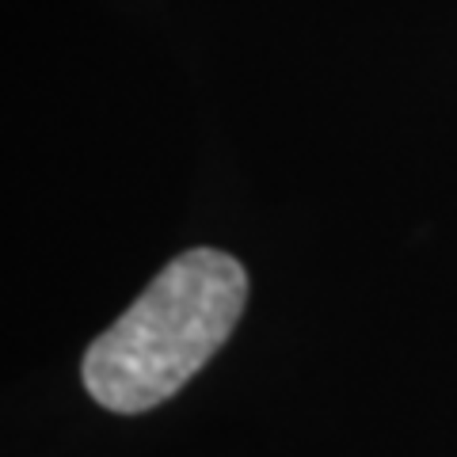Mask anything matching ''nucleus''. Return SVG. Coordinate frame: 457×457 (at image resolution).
<instances>
[{"label": "nucleus", "mask_w": 457, "mask_h": 457, "mask_svg": "<svg viewBox=\"0 0 457 457\" xmlns=\"http://www.w3.org/2000/svg\"><path fill=\"white\" fill-rule=\"evenodd\" d=\"M245 302L240 260L218 248L183 252L84 354L92 400L119 416L164 404L221 351Z\"/></svg>", "instance_id": "1"}]
</instances>
